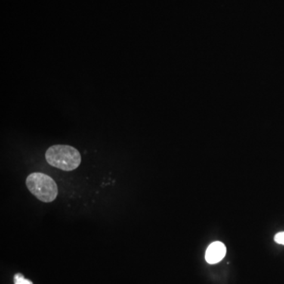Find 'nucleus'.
Here are the masks:
<instances>
[{
    "label": "nucleus",
    "instance_id": "4",
    "mask_svg": "<svg viewBox=\"0 0 284 284\" xmlns=\"http://www.w3.org/2000/svg\"><path fill=\"white\" fill-rule=\"evenodd\" d=\"M14 284H33L32 281L26 279L21 273L14 275Z\"/></svg>",
    "mask_w": 284,
    "mask_h": 284
},
{
    "label": "nucleus",
    "instance_id": "2",
    "mask_svg": "<svg viewBox=\"0 0 284 284\" xmlns=\"http://www.w3.org/2000/svg\"><path fill=\"white\" fill-rule=\"evenodd\" d=\"M26 186L32 195L45 203L52 202L58 195V186L52 177L44 173H32L26 179Z\"/></svg>",
    "mask_w": 284,
    "mask_h": 284
},
{
    "label": "nucleus",
    "instance_id": "3",
    "mask_svg": "<svg viewBox=\"0 0 284 284\" xmlns=\"http://www.w3.org/2000/svg\"><path fill=\"white\" fill-rule=\"evenodd\" d=\"M226 253H227V248L224 244L220 242H213L207 248L205 259L208 264H217L223 260V257L226 255Z\"/></svg>",
    "mask_w": 284,
    "mask_h": 284
},
{
    "label": "nucleus",
    "instance_id": "5",
    "mask_svg": "<svg viewBox=\"0 0 284 284\" xmlns=\"http://www.w3.org/2000/svg\"><path fill=\"white\" fill-rule=\"evenodd\" d=\"M274 240L275 242H277L278 244L284 245V232H279V233L276 234V235H275Z\"/></svg>",
    "mask_w": 284,
    "mask_h": 284
},
{
    "label": "nucleus",
    "instance_id": "1",
    "mask_svg": "<svg viewBox=\"0 0 284 284\" xmlns=\"http://www.w3.org/2000/svg\"><path fill=\"white\" fill-rule=\"evenodd\" d=\"M45 158L50 165L66 171L77 169L81 162L79 151L66 145L51 146L46 151Z\"/></svg>",
    "mask_w": 284,
    "mask_h": 284
}]
</instances>
